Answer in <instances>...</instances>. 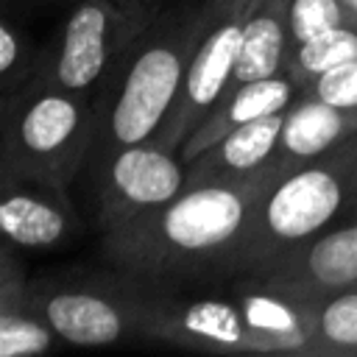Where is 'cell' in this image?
<instances>
[{
	"mask_svg": "<svg viewBox=\"0 0 357 357\" xmlns=\"http://www.w3.org/2000/svg\"><path fill=\"white\" fill-rule=\"evenodd\" d=\"M279 176L268 170L248 181L187 184L173 201L100 234V254L109 268L156 287L234 279L254 215Z\"/></svg>",
	"mask_w": 357,
	"mask_h": 357,
	"instance_id": "cell-1",
	"label": "cell"
},
{
	"mask_svg": "<svg viewBox=\"0 0 357 357\" xmlns=\"http://www.w3.org/2000/svg\"><path fill=\"white\" fill-rule=\"evenodd\" d=\"M187 187V162L178 151L134 142L95 165V229L100 234L173 201Z\"/></svg>",
	"mask_w": 357,
	"mask_h": 357,
	"instance_id": "cell-9",
	"label": "cell"
},
{
	"mask_svg": "<svg viewBox=\"0 0 357 357\" xmlns=\"http://www.w3.org/2000/svg\"><path fill=\"white\" fill-rule=\"evenodd\" d=\"M95 145V103L45 81L3 95L0 178L73 184Z\"/></svg>",
	"mask_w": 357,
	"mask_h": 357,
	"instance_id": "cell-5",
	"label": "cell"
},
{
	"mask_svg": "<svg viewBox=\"0 0 357 357\" xmlns=\"http://www.w3.org/2000/svg\"><path fill=\"white\" fill-rule=\"evenodd\" d=\"M56 3H64V0H3V14L6 17H28V14H36V11H45Z\"/></svg>",
	"mask_w": 357,
	"mask_h": 357,
	"instance_id": "cell-22",
	"label": "cell"
},
{
	"mask_svg": "<svg viewBox=\"0 0 357 357\" xmlns=\"http://www.w3.org/2000/svg\"><path fill=\"white\" fill-rule=\"evenodd\" d=\"M357 61V25L332 28L287 53L284 73L293 78L298 89H307L324 73Z\"/></svg>",
	"mask_w": 357,
	"mask_h": 357,
	"instance_id": "cell-17",
	"label": "cell"
},
{
	"mask_svg": "<svg viewBox=\"0 0 357 357\" xmlns=\"http://www.w3.org/2000/svg\"><path fill=\"white\" fill-rule=\"evenodd\" d=\"M284 112L257 117L187 162V184L248 181L273 167V153L282 137Z\"/></svg>",
	"mask_w": 357,
	"mask_h": 357,
	"instance_id": "cell-12",
	"label": "cell"
},
{
	"mask_svg": "<svg viewBox=\"0 0 357 357\" xmlns=\"http://www.w3.org/2000/svg\"><path fill=\"white\" fill-rule=\"evenodd\" d=\"M315 307L254 276L156 287L148 340L212 354L318 357Z\"/></svg>",
	"mask_w": 357,
	"mask_h": 357,
	"instance_id": "cell-2",
	"label": "cell"
},
{
	"mask_svg": "<svg viewBox=\"0 0 357 357\" xmlns=\"http://www.w3.org/2000/svg\"><path fill=\"white\" fill-rule=\"evenodd\" d=\"M287 50H290V0H257L248 14L240 61L231 73L226 92L284 73Z\"/></svg>",
	"mask_w": 357,
	"mask_h": 357,
	"instance_id": "cell-16",
	"label": "cell"
},
{
	"mask_svg": "<svg viewBox=\"0 0 357 357\" xmlns=\"http://www.w3.org/2000/svg\"><path fill=\"white\" fill-rule=\"evenodd\" d=\"M301 92L312 95L324 103H332V106L357 109V61H349L343 67H335V70L324 73L321 78H315Z\"/></svg>",
	"mask_w": 357,
	"mask_h": 357,
	"instance_id": "cell-21",
	"label": "cell"
},
{
	"mask_svg": "<svg viewBox=\"0 0 357 357\" xmlns=\"http://www.w3.org/2000/svg\"><path fill=\"white\" fill-rule=\"evenodd\" d=\"M340 25H357L340 0H290V50Z\"/></svg>",
	"mask_w": 357,
	"mask_h": 357,
	"instance_id": "cell-20",
	"label": "cell"
},
{
	"mask_svg": "<svg viewBox=\"0 0 357 357\" xmlns=\"http://www.w3.org/2000/svg\"><path fill=\"white\" fill-rule=\"evenodd\" d=\"M357 131V109H343L324 103L312 95L298 92V98L284 109L282 137L273 153V167L287 176L321 153L332 151L337 142Z\"/></svg>",
	"mask_w": 357,
	"mask_h": 357,
	"instance_id": "cell-13",
	"label": "cell"
},
{
	"mask_svg": "<svg viewBox=\"0 0 357 357\" xmlns=\"http://www.w3.org/2000/svg\"><path fill=\"white\" fill-rule=\"evenodd\" d=\"M257 0H215L209 25L192 53L184 84L165 123L153 134V142L178 151L184 139L195 131V126L212 112V106L223 98L231 73L240 61L243 36L248 25V14Z\"/></svg>",
	"mask_w": 357,
	"mask_h": 357,
	"instance_id": "cell-8",
	"label": "cell"
},
{
	"mask_svg": "<svg viewBox=\"0 0 357 357\" xmlns=\"http://www.w3.org/2000/svg\"><path fill=\"white\" fill-rule=\"evenodd\" d=\"M165 6L167 0H78L53 42L45 45L33 81L98 95Z\"/></svg>",
	"mask_w": 357,
	"mask_h": 357,
	"instance_id": "cell-6",
	"label": "cell"
},
{
	"mask_svg": "<svg viewBox=\"0 0 357 357\" xmlns=\"http://www.w3.org/2000/svg\"><path fill=\"white\" fill-rule=\"evenodd\" d=\"M318 357H357V287L315 307Z\"/></svg>",
	"mask_w": 357,
	"mask_h": 357,
	"instance_id": "cell-18",
	"label": "cell"
},
{
	"mask_svg": "<svg viewBox=\"0 0 357 357\" xmlns=\"http://www.w3.org/2000/svg\"><path fill=\"white\" fill-rule=\"evenodd\" d=\"M357 218V131L265 192L243 254V273L262 279L315 234Z\"/></svg>",
	"mask_w": 357,
	"mask_h": 357,
	"instance_id": "cell-4",
	"label": "cell"
},
{
	"mask_svg": "<svg viewBox=\"0 0 357 357\" xmlns=\"http://www.w3.org/2000/svg\"><path fill=\"white\" fill-rule=\"evenodd\" d=\"M298 92L301 89L293 84V78L287 73H276L271 78H259V81H251V84L229 89L212 106V112L195 126V131L184 139L178 153L184 156V162L195 159L201 151L215 145L229 131H234V128H240V126H245V123H251L257 117L284 112L298 98Z\"/></svg>",
	"mask_w": 357,
	"mask_h": 357,
	"instance_id": "cell-14",
	"label": "cell"
},
{
	"mask_svg": "<svg viewBox=\"0 0 357 357\" xmlns=\"http://www.w3.org/2000/svg\"><path fill=\"white\" fill-rule=\"evenodd\" d=\"M215 0L167 3L120 67L98 89L95 103V165L112 151L148 142L173 109L192 53L209 25Z\"/></svg>",
	"mask_w": 357,
	"mask_h": 357,
	"instance_id": "cell-3",
	"label": "cell"
},
{
	"mask_svg": "<svg viewBox=\"0 0 357 357\" xmlns=\"http://www.w3.org/2000/svg\"><path fill=\"white\" fill-rule=\"evenodd\" d=\"M56 340V329L33 304L31 279L17 259V245L6 240L0 254V357L45 354Z\"/></svg>",
	"mask_w": 357,
	"mask_h": 357,
	"instance_id": "cell-15",
	"label": "cell"
},
{
	"mask_svg": "<svg viewBox=\"0 0 357 357\" xmlns=\"http://www.w3.org/2000/svg\"><path fill=\"white\" fill-rule=\"evenodd\" d=\"M340 3H343V6H346L351 14H357V0H340Z\"/></svg>",
	"mask_w": 357,
	"mask_h": 357,
	"instance_id": "cell-23",
	"label": "cell"
},
{
	"mask_svg": "<svg viewBox=\"0 0 357 357\" xmlns=\"http://www.w3.org/2000/svg\"><path fill=\"white\" fill-rule=\"evenodd\" d=\"M259 282L310 304L357 287V218L315 234Z\"/></svg>",
	"mask_w": 357,
	"mask_h": 357,
	"instance_id": "cell-10",
	"label": "cell"
},
{
	"mask_svg": "<svg viewBox=\"0 0 357 357\" xmlns=\"http://www.w3.org/2000/svg\"><path fill=\"white\" fill-rule=\"evenodd\" d=\"M81 215L67 184L0 178V231L17 248L47 251L81 234Z\"/></svg>",
	"mask_w": 357,
	"mask_h": 357,
	"instance_id": "cell-11",
	"label": "cell"
},
{
	"mask_svg": "<svg viewBox=\"0 0 357 357\" xmlns=\"http://www.w3.org/2000/svg\"><path fill=\"white\" fill-rule=\"evenodd\" d=\"M45 47L17 22L14 17H0V89L3 95L28 86L42 67Z\"/></svg>",
	"mask_w": 357,
	"mask_h": 357,
	"instance_id": "cell-19",
	"label": "cell"
},
{
	"mask_svg": "<svg viewBox=\"0 0 357 357\" xmlns=\"http://www.w3.org/2000/svg\"><path fill=\"white\" fill-rule=\"evenodd\" d=\"M31 296L64 343L112 346L148 340L153 284L117 268L89 276L59 273L33 279Z\"/></svg>",
	"mask_w": 357,
	"mask_h": 357,
	"instance_id": "cell-7",
	"label": "cell"
}]
</instances>
